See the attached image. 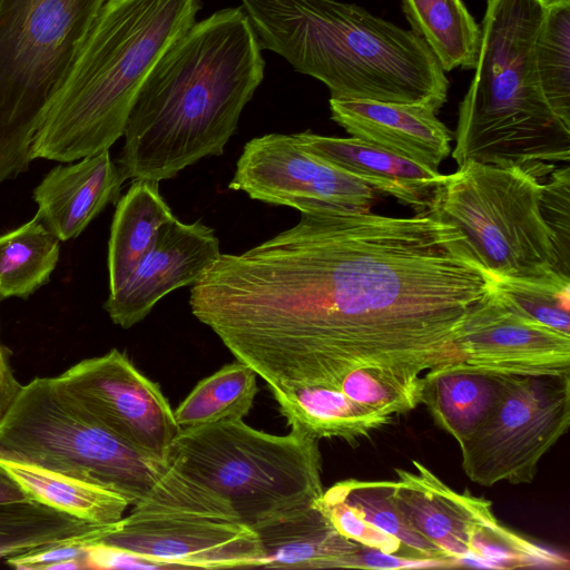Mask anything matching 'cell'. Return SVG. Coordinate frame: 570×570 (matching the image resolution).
Returning <instances> with one entry per match:
<instances>
[{
  "label": "cell",
  "instance_id": "obj_29",
  "mask_svg": "<svg viewBox=\"0 0 570 570\" xmlns=\"http://www.w3.org/2000/svg\"><path fill=\"white\" fill-rule=\"evenodd\" d=\"M366 522L399 539L407 557L455 566L405 520L394 500V481L344 480L330 488Z\"/></svg>",
  "mask_w": 570,
  "mask_h": 570
},
{
  "label": "cell",
  "instance_id": "obj_4",
  "mask_svg": "<svg viewBox=\"0 0 570 570\" xmlns=\"http://www.w3.org/2000/svg\"><path fill=\"white\" fill-rule=\"evenodd\" d=\"M199 0H107L39 122L30 159L72 163L121 136L148 73L195 22Z\"/></svg>",
  "mask_w": 570,
  "mask_h": 570
},
{
  "label": "cell",
  "instance_id": "obj_12",
  "mask_svg": "<svg viewBox=\"0 0 570 570\" xmlns=\"http://www.w3.org/2000/svg\"><path fill=\"white\" fill-rule=\"evenodd\" d=\"M229 188L301 213H366L376 199L375 189L307 151L294 134L249 140Z\"/></svg>",
  "mask_w": 570,
  "mask_h": 570
},
{
  "label": "cell",
  "instance_id": "obj_11",
  "mask_svg": "<svg viewBox=\"0 0 570 570\" xmlns=\"http://www.w3.org/2000/svg\"><path fill=\"white\" fill-rule=\"evenodd\" d=\"M569 421L570 374H512L492 413L459 445L462 469L483 487L531 483Z\"/></svg>",
  "mask_w": 570,
  "mask_h": 570
},
{
  "label": "cell",
  "instance_id": "obj_21",
  "mask_svg": "<svg viewBox=\"0 0 570 570\" xmlns=\"http://www.w3.org/2000/svg\"><path fill=\"white\" fill-rule=\"evenodd\" d=\"M511 375L456 362L424 375L422 403L460 445L492 413Z\"/></svg>",
  "mask_w": 570,
  "mask_h": 570
},
{
  "label": "cell",
  "instance_id": "obj_7",
  "mask_svg": "<svg viewBox=\"0 0 570 570\" xmlns=\"http://www.w3.org/2000/svg\"><path fill=\"white\" fill-rule=\"evenodd\" d=\"M0 459L62 473L142 500L169 468L107 430L56 377L23 385L0 425Z\"/></svg>",
  "mask_w": 570,
  "mask_h": 570
},
{
  "label": "cell",
  "instance_id": "obj_33",
  "mask_svg": "<svg viewBox=\"0 0 570 570\" xmlns=\"http://www.w3.org/2000/svg\"><path fill=\"white\" fill-rule=\"evenodd\" d=\"M314 504L345 538L385 553L404 551L399 539L366 522L331 489L323 491Z\"/></svg>",
  "mask_w": 570,
  "mask_h": 570
},
{
  "label": "cell",
  "instance_id": "obj_35",
  "mask_svg": "<svg viewBox=\"0 0 570 570\" xmlns=\"http://www.w3.org/2000/svg\"><path fill=\"white\" fill-rule=\"evenodd\" d=\"M87 546L85 542H65L9 558L7 563L21 570H52L59 563L77 560L87 569Z\"/></svg>",
  "mask_w": 570,
  "mask_h": 570
},
{
  "label": "cell",
  "instance_id": "obj_31",
  "mask_svg": "<svg viewBox=\"0 0 570 570\" xmlns=\"http://www.w3.org/2000/svg\"><path fill=\"white\" fill-rule=\"evenodd\" d=\"M492 292L511 309L570 335V277L551 273L537 277L494 276Z\"/></svg>",
  "mask_w": 570,
  "mask_h": 570
},
{
  "label": "cell",
  "instance_id": "obj_26",
  "mask_svg": "<svg viewBox=\"0 0 570 570\" xmlns=\"http://www.w3.org/2000/svg\"><path fill=\"white\" fill-rule=\"evenodd\" d=\"M401 7L411 30L426 42L444 72L475 68L481 26L462 0H401Z\"/></svg>",
  "mask_w": 570,
  "mask_h": 570
},
{
  "label": "cell",
  "instance_id": "obj_8",
  "mask_svg": "<svg viewBox=\"0 0 570 570\" xmlns=\"http://www.w3.org/2000/svg\"><path fill=\"white\" fill-rule=\"evenodd\" d=\"M544 178L518 165L466 160L445 175L426 214L458 227L494 276H569L542 213Z\"/></svg>",
  "mask_w": 570,
  "mask_h": 570
},
{
  "label": "cell",
  "instance_id": "obj_10",
  "mask_svg": "<svg viewBox=\"0 0 570 570\" xmlns=\"http://www.w3.org/2000/svg\"><path fill=\"white\" fill-rule=\"evenodd\" d=\"M97 543L138 568L263 567L256 531L214 490L169 464L149 493Z\"/></svg>",
  "mask_w": 570,
  "mask_h": 570
},
{
  "label": "cell",
  "instance_id": "obj_19",
  "mask_svg": "<svg viewBox=\"0 0 570 570\" xmlns=\"http://www.w3.org/2000/svg\"><path fill=\"white\" fill-rule=\"evenodd\" d=\"M307 151L347 171L373 189L428 213L432 198L445 178L440 171L362 139L331 137L304 131L294 134Z\"/></svg>",
  "mask_w": 570,
  "mask_h": 570
},
{
  "label": "cell",
  "instance_id": "obj_6",
  "mask_svg": "<svg viewBox=\"0 0 570 570\" xmlns=\"http://www.w3.org/2000/svg\"><path fill=\"white\" fill-rule=\"evenodd\" d=\"M168 463L222 495L250 528L313 504L324 491L318 440L269 434L243 419L180 430Z\"/></svg>",
  "mask_w": 570,
  "mask_h": 570
},
{
  "label": "cell",
  "instance_id": "obj_34",
  "mask_svg": "<svg viewBox=\"0 0 570 570\" xmlns=\"http://www.w3.org/2000/svg\"><path fill=\"white\" fill-rule=\"evenodd\" d=\"M570 169L568 164L553 169L543 180L541 207L554 234L561 264L570 271Z\"/></svg>",
  "mask_w": 570,
  "mask_h": 570
},
{
  "label": "cell",
  "instance_id": "obj_17",
  "mask_svg": "<svg viewBox=\"0 0 570 570\" xmlns=\"http://www.w3.org/2000/svg\"><path fill=\"white\" fill-rule=\"evenodd\" d=\"M331 118L352 137L439 171L453 135L428 105L330 99Z\"/></svg>",
  "mask_w": 570,
  "mask_h": 570
},
{
  "label": "cell",
  "instance_id": "obj_9",
  "mask_svg": "<svg viewBox=\"0 0 570 570\" xmlns=\"http://www.w3.org/2000/svg\"><path fill=\"white\" fill-rule=\"evenodd\" d=\"M107 0H0V183L26 171L46 106Z\"/></svg>",
  "mask_w": 570,
  "mask_h": 570
},
{
  "label": "cell",
  "instance_id": "obj_13",
  "mask_svg": "<svg viewBox=\"0 0 570 570\" xmlns=\"http://www.w3.org/2000/svg\"><path fill=\"white\" fill-rule=\"evenodd\" d=\"M107 430L132 448L168 462L180 429L158 384L117 348L86 358L56 376Z\"/></svg>",
  "mask_w": 570,
  "mask_h": 570
},
{
  "label": "cell",
  "instance_id": "obj_23",
  "mask_svg": "<svg viewBox=\"0 0 570 570\" xmlns=\"http://www.w3.org/2000/svg\"><path fill=\"white\" fill-rule=\"evenodd\" d=\"M159 183L132 179L117 200L108 243L109 292L117 289L151 247L158 230L174 218Z\"/></svg>",
  "mask_w": 570,
  "mask_h": 570
},
{
  "label": "cell",
  "instance_id": "obj_16",
  "mask_svg": "<svg viewBox=\"0 0 570 570\" xmlns=\"http://www.w3.org/2000/svg\"><path fill=\"white\" fill-rule=\"evenodd\" d=\"M414 472L396 469L393 495L409 524L458 566L472 556L471 541L498 522L491 501L459 493L417 461Z\"/></svg>",
  "mask_w": 570,
  "mask_h": 570
},
{
  "label": "cell",
  "instance_id": "obj_36",
  "mask_svg": "<svg viewBox=\"0 0 570 570\" xmlns=\"http://www.w3.org/2000/svg\"><path fill=\"white\" fill-rule=\"evenodd\" d=\"M439 567L449 564L435 559H416L403 556L385 553L380 550L360 544V549L353 559L351 568L366 569H400V568H422Z\"/></svg>",
  "mask_w": 570,
  "mask_h": 570
},
{
  "label": "cell",
  "instance_id": "obj_30",
  "mask_svg": "<svg viewBox=\"0 0 570 570\" xmlns=\"http://www.w3.org/2000/svg\"><path fill=\"white\" fill-rule=\"evenodd\" d=\"M534 58L549 106L570 125V0H544Z\"/></svg>",
  "mask_w": 570,
  "mask_h": 570
},
{
  "label": "cell",
  "instance_id": "obj_38",
  "mask_svg": "<svg viewBox=\"0 0 570 570\" xmlns=\"http://www.w3.org/2000/svg\"><path fill=\"white\" fill-rule=\"evenodd\" d=\"M30 499L14 478L0 465V503Z\"/></svg>",
  "mask_w": 570,
  "mask_h": 570
},
{
  "label": "cell",
  "instance_id": "obj_3",
  "mask_svg": "<svg viewBox=\"0 0 570 570\" xmlns=\"http://www.w3.org/2000/svg\"><path fill=\"white\" fill-rule=\"evenodd\" d=\"M263 49L322 81L331 98L421 104L436 111L449 80L426 42L354 3L242 0Z\"/></svg>",
  "mask_w": 570,
  "mask_h": 570
},
{
  "label": "cell",
  "instance_id": "obj_32",
  "mask_svg": "<svg viewBox=\"0 0 570 570\" xmlns=\"http://www.w3.org/2000/svg\"><path fill=\"white\" fill-rule=\"evenodd\" d=\"M463 563L487 568H569L568 559L495 522L478 531Z\"/></svg>",
  "mask_w": 570,
  "mask_h": 570
},
{
  "label": "cell",
  "instance_id": "obj_15",
  "mask_svg": "<svg viewBox=\"0 0 570 570\" xmlns=\"http://www.w3.org/2000/svg\"><path fill=\"white\" fill-rule=\"evenodd\" d=\"M214 229L199 220L185 224L176 217L157 236L130 275L104 305L111 321L129 328L142 321L168 293L193 285L220 255Z\"/></svg>",
  "mask_w": 570,
  "mask_h": 570
},
{
  "label": "cell",
  "instance_id": "obj_22",
  "mask_svg": "<svg viewBox=\"0 0 570 570\" xmlns=\"http://www.w3.org/2000/svg\"><path fill=\"white\" fill-rule=\"evenodd\" d=\"M272 394L291 431L315 440L338 438L352 442L393 421L326 386H297Z\"/></svg>",
  "mask_w": 570,
  "mask_h": 570
},
{
  "label": "cell",
  "instance_id": "obj_20",
  "mask_svg": "<svg viewBox=\"0 0 570 570\" xmlns=\"http://www.w3.org/2000/svg\"><path fill=\"white\" fill-rule=\"evenodd\" d=\"M264 553V568H351L360 543L342 535L313 503L253 528Z\"/></svg>",
  "mask_w": 570,
  "mask_h": 570
},
{
  "label": "cell",
  "instance_id": "obj_27",
  "mask_svg": "<svg viewBox=\"0 0 570 570\" xmlns=\"http://www.w3.org/2000/svg\"><path fill=\"white\" fill-rule=\"evenodd\" d=\"M59 242L37 215L0 235V299L27 298L46 284L59 259Z\"/></svg>",
  "mask_w": 570,
  "mask_h": 570
},
{
  "label": "cell",
  "instance_id": "obj_14",
  "mask_svg": "<svg viewBox=\"0 0 570 570\" xmlns=\"http://www.w3.org/2000/svg\"><path fill=\"white\" fill-rule=\"evenodd\" d=\"M462 362L514 375L570 374V335L511 309L491 292L455 337Z\"/></svg>",
  "mask_w": 570,
  "mask_h": 570
},
{
  "label": "cell",
  "instance_id": "obj_24",
  "mask_svg": "<svg viewBox=\"0 0 570 570\" xmlns=\"http://www.w3.org/2000/svg\"><path fill=\"white\" fill-rule=\"evenodd\" d=\"M118 522L91 523L35 499L0 503V559L71 541L91 544Z\"/></svg>",
  "mask_w": 570,
  "mask_h": 570
},
{
  "label": "cell",
  "instance_id": "obj_5",
  "mask_svg": "<svg viewBox=\"0 0 570 570\" xmlns=\"http://www.w3.org/2000/svg\"><path fill=\"white\" fill-rule=\"evenodd\" d=\"M543 16L544 0H487L475 73L459 106L458 166L474 160L548 175L569 164L570 125L549 106L535 68Z\"/></svg>",
  "mask_w": 570,
  "mask_h": 570
},
{
  "label": "cell",
  "instance_id": "obj_28",
  "mask_svg": "<svg viewBox=\"0 0 570 570\" xmlns=\"http://www.w3.org/2000/svg\"><path fill=\"white\" fill-rule=\"evenodd\" d=\"M257 375L237 361L199 381L174 410L180 430L243 419L250 411L257 393Z\"/></svg>",
  "mask_w": 570,
  "mask_h": 570
},
{
  "label": "cell",
  "instance_id": "obj_25",
  "mask_svg": "<svg viewBox=\"0 0 570 570\" xmlns=\"http://www.w3.org/2000/svg\"><path fill=\"white\" fill-rule=\"evenodd\" d=\"M0 465L30 499L91 523H116L130 505L117 492L62 473L4 459H0Z\"/></svg>",
  "mask_w": 570,
  "mask_h": 570
},
{
  "label": "cell",
  "instance_id": "obj_1",
  "mask_svg": "<svg viewBox=\"0 0 570 570\" xmlns=\"http://www.w3.org/2000/svg\"><path fill=\"white\" fill-rule=\"evenodd\" d=\"M494 275L430 214L301 213L191 285L193 315L271 392L340 390L360 368L410 379L461 362L455 337Z\"/></svg>",
  "mask_w": 570,
  "mask_h": 570
},
{
  "label": "cell",
  "instance_id": "obj_37",
  "mask_svg": "<svg viewBox=\"0 0 570 570\" xmlns=\"http://www.w3.org/2000/svg\"><path fill=\"white\" fill-rule=\"evenodd\" d=\"M23 385L16 379L0 342V425L18 400Z\"/></svg>",
  "mask_w": 570,
  "mask_h": 570
},
{
  "label": "cell",
  "instance_id": "obj_18",
  "mask_svg": "<svg viewBox=\"0 0 570 570\" xmlns=\"http://www.w3.org/2000/svg\"><path fill=\"white\" fill-rule=\"evenodd\" d=\"M124 181L109 149L59 165L33 191L36 215L59 240L75 238L109 203L119 199Z\"/></svg>",
  "mask_w": 570,
  "mask_h": 570
},
{
  "label": "cell",
  "instance_id": "obj_2",
  "mask_svg": "<svg viewBox=\"0 0 570 570\" xmlns=\"http://www.w3.org/2000/svg\"><path fill=\"white\" fill-rule=\"evenodd\" d=\"M262 47L240 7L195 22L148 73L125 127L118 168L161 181L222 156L264 79Z\"/></svg>",
  "mask_w": 570,
  "mask_h": 570
}]
</instances>
